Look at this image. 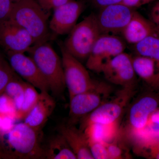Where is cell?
Listing matches in <instances>:
<instances>
[{
  "label": "cell",
  "instance_id": "cell-10",
  "mask_svg": "<svg viewBox=\"0 0 159 159\" xmlns=\"http://www.w3.org/2000/svg\"><path fill=\"white\" fill-rule=\"evenodd\" d=\"M101 73L110 82L124 87H135L137 75L132 57L125 52L118 54L103 66Z\"/></svg>",
  "mask_w": 159,
  "mask_h": 159
},
{
  "label": "cell",
  "instance_id": "cell-27",
  "mask_svg": "<svg viewBox=\"0 0 159 159\" xmlns=\"http://www.w3.org/2000/svg\"><path fill=\"white\" fill-rule=\"evenodd\" d=\"M14 112L16 116L17 111L12 99L5 93L0 96V114Z\"/></svg>",
  "mask_w": 159,
  "mask_h": 159
},
{
  "label": "cell",
  "instance_id": "cell-14",
  "mask_svg": "<svg viewBox=\"0 0 159 159\" xmlns=\"http://www.w3.org/2000/svg\"><path fill=\"white\" fill-rule=\"evenodd\" d=\"M84 7L82 2L71 0L55 8L49 22L50 30L57 35L69 34L77 25Z\"/></svg>",
  "mask_w": 159,
  "mask_h": 159
},
{
  "label": "cell",
  "instance_id": "cell-21",
  "mask_svg": "<svg viewBox=\"0 0 159 159\" xmlns=\"http://www.w3.org/2000/svg\"><path fill=\"white\" fill-rule=\"evenodd\" d=\"M137 55L152 58L159 63V35H152L134 45Z\"/></svg>",
  "mask_w": 159,
  "mask_h": 159
},
{
  "label": "cell",
  "instance_id": "cell-36",
  "mask_svg": "<svg viewBox=\"0 0 159 159\" xmlns=\"http://www.w3.org/2000/svg\"><path fill=\"white\" fill-rule=\"evenodd\" d=\"M0 121H1V118H0Z\"/></svg>",
  "mask_w": 159,
  "mask_h": 159
},
{
  "label": "cell",
  "instance_id": "cell-4",
  "mask_svg": "<svg viewBox=\"0 0 159 159\" xmlns=\"http://www.w3.org/2000/svg\"><path fill=\"white\" fill-rule=\"evenodd\" d=\"M101 34L97 16L91 14L75 25L69 33L64 46L71 55L80 61L87 60Z\"/></svg>",
  "mask_w": 159,
  "mask_h": 159
},
{
  "label": "cell",
  "instance_id": "cell-18",
  "mask_svg": "<svg viewBox=\"0 0 159 159\" xmlns=\"http://www.w3.org/2000/svg\"><path fill=\"white\" fill-rule=\"evenodd\" d=\"M137 76L152 89L159 93V63L154 60L137 55L132 57Z\"/></svg>",
  "mask_w": 159,
  "mask_h": 159
},
{
  "label": "cell",
  "instance_id": "cell-29",
  "mask_svg": "<svg viewBox=\"0 0 159 159\" xmlns=\"http://www.w3.org/2000/svg\"><path fill=\"white\" fill-rule=\"evenodd\" d=\"M40 6L46 11L49 12L52 9L61 6L71 0H36Z\"/></svg>",
  "mask_w": 159,
  "mask_h": 159
},
{
  "label": "cell",
  "instance_id": "cell-13",
  "mask_svg": "<svg viewBox=\"0 0 159 159\" xmlns=\"http://www.w3.org/2000/svg\"><path fill=\"white\" fill-rule=\"evenodd\" d=\"M7 53L9 65L14 72L41 92L50 91L48 83L31 57L23 53Z\"/></svg>",
  "mask_w": 159,
  "mask_h": 159
},
{
  "label": "cell",
  "instance_id": "cell-33",
  "mask_svg": "<svg viewBox=\"0 0 159 159\" xmlns=\"http://www.w3.org/2000/svg\"><path fill=\"white\" fill-rule=\"evenodd\" d=\"M150 20L159 30V2L152 7L150 13Z\"/></svg>",
  "mask_w": 159,
  "mask_h": 159
},
{
  "label": "cell",
  "instance_id": "cell-35",
  "mask_svg": "<svg viewBox=\"0 0 159 159\" xmlns=\"http://www.w3.org/2000/svg\"><path fill=\"white\" fill-rule=\"evenodd\" d=\"M13 2H19L20 0H11Z\"/></svg>",
  "mask_w": 159,
  "mask_h": 159
},
{
  "label": "cell",
  "instance_id": "cell-2",
  "mask_svg": "<svg viewBox=\"0 0 159 159\" xmlns=\"http://www.w3.org/2000/svg\"><path fill=\"white\" fill-rule=\"evenodd\" d=\"M48 12L36 0H20L14 2L9 19L25 29L36 44L47 42L50 37Z\"/></svg>",
  "mask_w": 159,
  "mask_h": 159
},
{
  "label": "cell",
  "instance_id": "cell-30",
  "mask_svg": "<svg viewBox=\"0 0 159 159\" xmlns=\"http://www.w3.org/2000/svg\"><path fill=\"white\" fill-rule=\"evenodd\" d=\"M142 154L151 159H159V141L152 143Z\"/></svg>",
  "mask_w": 159,
  "mask_h": 159
},
{
  "label": "cell",
  "instance_id": "cell-22",
  "mask_svg": "<svg viewBox=\"0 0 159 159\" xmlns=\"http://www.w3.org/2000/svg\"><path fill=\"white\" fill-rule=\"evenodd\" d=\"M39 97L40 93L35 89L34 87L28 82H25L24 99L21 107L16 115L17 118L25 119L31 109L36 104Z\"/></svg>",
  "mask_w": 159,
  "mask_h": 159
},
{
  "label": "cell",
  "instance_id": "cell-12",
  "mask_svg": "<svg viewBox=\"0 0 159 159\" xmlns=\"http://www.w3.org/2000/svg\"><path fill=\"white\" fill-rule=\"evenodd\" d=\"M34 41L25 29L11 20L0 22V46L6 52L25 53Z\"/></svg>",
  "mask_w": 159,
  "mask_h": 159
},
{
  "label": "cell",
  "instance_id": "cell-8",
  "mask_svg": "<svg viewBox=\"0 0 159 159\" xmlns=\"http://www.w3.org/2000/svg\"><path fill=\"white\" fill-rule=\"evenodd\" d=\"M125 48L124 41L116 35L101 34L87 59V68L101 73L103 66L114 57L124 52Z\"/></svg>",
  "mask_w": 159,
  "mask_h": 159
},
{
  "label": "cell",
  "instance_id": "cell-25",
  "mask_svg": "<svg viewBox=\"0 0 159 159\" xmlns=\"http://www.w3.org/2000/svg\"><path fill=\"white\" fill-rule=\"evenodd\" d=\"M89 144L94 159H109L106 143L101 142H89Z\"/></svg>",
  "mask_w": 159,
  "mask_h": 159
},
{
  "label": "cell",
  "instance_id": "cell-24",
  "mask_svg": "<svg viewBox=\"0 0 159 159\" xmlns=\"http://www.w3.org/2000/svg\"><path fill=\"white\" fill-rule=\"evenodd\" d=\"M16 76L10 65L0 55V96L4 93L8 83Z\"/></svg>",
  "mask_w": 159,
  "mask_h": 159
},
{
  "label": "cell",
  "instance_id": "cell-15",
  "mask_svg": "<svg viewBox=\"0 0 159 159\" xmlns=\"http://www.w3.org/2000/svg\"><path fill=\"white\" fill-rule=\"evenodd\" d=\"M122 34L127 43L135 45L150 35H159V30L150 20L134 11Z\"/></svg>",
  "mask_w": 159,
  "mask_h": 159
},
{
  "label": "cell",
  "instance_id": "cell-34",
  "mask_svg": "<svg viewBox=\"0 0 159 159\" xmlns=\"http://www.w3.org/2000/svg\"><path fill=\"white\" fill-rule=\"evenodd\" d=\"M0 159H10L8 155L4 153L0 149Z\"/></svg>",
  "mask_w": 159,
  "mask_h": 159
},
{
  "label": "cell",
  "instance_id": "cell-3",
  "mask_svg": "<svg viewBox=\"0 0 159 159\" xmlns=\"http://www.w3.org/2000/svg\"><path fill=\"white\" fill-rule=\"evenodd\" d=\"M48 84L55 97H59L66 88L62 60L51 45L36 44L28 51Z\"/></svg>",
  "mask_w": 159,
  "mask_h": 159
},
{
  "label": "cell",
  "instance_id": "cell-31",
  "mask_svg": "<svg viewBox=\"0 0 159 159\" xmlns=\"http://www.w3.org/2000/svg\"><path fill=\"white\" fill-rule=\"evenodd\" d=\"M154 0H122V4L129 8H138L149 4Z\"/></svg>",
  "mask_w": 159,
  "mask_h": 159
},
{
  "label": "cell",
  "instance_id": "cell-1",
  "mask_svg": "<svg viewBox=\"0 0 159 159\" xmlns=\"http://www.w3.org/2000/svg\"><path fill=\"white\" fill-rule=\"evenodd\" d=\"M39 133L24 122L15 124L0 131V149L10 159H45Z\"/></svg>",
  "mask_w": 159,
  "mask_h": 159
},
{
  "label": "cell",
  "instance_id": "cell-26",
  "mask_svg": "<svg viewBox=\"0 0 159 159\" xmlns=\"http://www.w3.org/2000/svg\"><path fill=\"white\" fill-rule=\"evenodd\" d=\"M117 137L110 143H106L109 159L125 158V154H124V149L119 145V142L117 140Z\"/></svg>",
  "mask_w": 159,
  "mask_h": 159
},
{
  "label": "cell",
  "instance_id": "cell-19",
  "mask_svg": "<svg viewBox=\"0 0 159 159\" xmlns=\"http://www.w3.org/2000/svg\"><path fill=\"white\" fill-rule=\"evenodd\" d=\"M45 159H76L77 157L66 140L59 133L51 137L46 147H43Z\"/></svg>",
  "mask_w": 159,
  "mask_h": 159
},
{
  "label": "cell",
  "instance_id": "cell-28",
  "mask_svg": "<svg viewBox=\"0 0 159 159\" xmlns=\"http://www.w3.org/2000/svg\"><path fill=\"white\" fill-rule=\"evenodd\" d=\"M13 4L11 0H0V22L9 19Z\"/></svg>",
  "mask_w": 159,
  "mask_h": 159
},
{
  "label": "cell",
  "instance_id": "cell-32",
  "mask_svg": "<svg viewBox=\"0 0 159 159\" xmlns=\"http://www.w3.org/2000/svg\"><path fill=\"white\" fill-rule=\"evenodd\" d=\"M91 3L95 7L100 9L106 6L122 3V0H90Z\"/></svg>",
  "mask_w": 159,
  "mask_h": 159
},
{
  "label": "cell",
  "instance_id": "cell-5",
  "mask_svg": "<svg viewBox=\"0 0 159 159\" xmlns=\"http://www.w3.org/2000/svg\"><path fill=\"white\" fill-rule=\"evenodd\" d=\"M135 93V87H124L113 99L105 101L90 113L81 118L80 129L91 123L110 125L119 123L131 99Z\"/></svg>",
  "mask_w": 159,
  "mask_h": 159
},
{
  "label": "cell",
  "instance_id": "cell-16",
  "mask_svg": "<svg viewBox=\"0 0 159 159\" xmlns=\"http://www.w3.org/2000/svg\"><path fill=\"white\" fill-rule=\"evenodd\" d=\"M56 103L48 92H41L39 99L24 119V122L39 132L51 116Z\"/></svg>",
  "mask_w": 159,
  "mask_h": 159
},
{
  "label": "cell",
  "instance_id": "cell-17",
  "mask_svg": "<svg viewBox=\"0 0 159 159\" xmlns=\"http://www.w3.org/2000/svg\"><path fill=\"white\" fill-rule=\"evenodd\" d=\"M57 131L64 137L77 159H94L83 131L69 123L60 125Z\"/></svg>",
  "mask_w": 159,
  "mask_h": 159
},
{
  "label": "cell",
  "instance_id": "cell-6",
  "mask_svg": "<svg viewBox=\"0 0 159 159\" xmlns=\"http://www.w3.org/2000/svg\"><path fill=\"white\" fill-rule=\"evenodd\" d=\"M66 87L70 99L77 95L96 88L98 82L91 78L88 71L81 61L67 51L63 43H59Z\"/></svg>",
  "mask_w": 159,
  "mask_h": 159
},
{
  "label": "cell",
  "instance_id": "cell-11",
  "mask_svg": "<svg viewBox=\"0 0 159 159\" xmlns=\"http://www.w3.org/2000/svg\"><path fill=\"white\" fill-rule=\"evenodd\" d=\"M132 8L122 3L106 6L96 15L101 34L117 35L122 33L132 17Z\"/></svg>",
  "mask_w": 159,
  "mask_h": 159
},
{
  "label": "cell",
  "instance_id": "cell-9",
  "mask_svg": "<svg viewBox=\"0 0 159 159\" xmlns=\"http://www.w3.org/2000/svg\"><path fill=\"white\" fill-rule=\"evenodd\" d=\"M159 108V98L152 94L142 95L135 100L129 109L125 129L126 139L144 129L151 115Z\"/></svg>",
  "mask_w": 159,
  "mask_h": 159
},
{
  "label": "cell",
  "instance_id": "cell-20",
  "mask_svg": "<svg viewBox=\"0 0 159 159\" xmlns=\"http://www.w3.org/2000/svg\"><path fill=\"white\" fill-rule=\"evenodd\" d=\"M88 142H101L108 143L116 138L119 133L118 123L104 125L100 123H91L83 129Z\"/></svg>",
  "mask_w": 159,
  "mask_h": 159
},
{
  "label": "cell",
  "instance_id": "cell-23",
  "mask_svg": "<svg viewBox=\"0 0 159 159\" xmlns=\"http://www.w3.org/2000/svg\"><path fill=\"white\" fill-rule=\"evenodd\" d=\"M25 91V82L21 81L16 76L8 83L4 92V93L12 99L17 113L22 104Z\"/></svg>",
  "mask_w": 159,
  "mask_h": 159
},
{
  "label": "cell",
  "instance_id": "cell-7",
  "mask_svg": "<svg viewBox=\"0 0 159 159\" xmlns=\"http://www.w3.org/2000/svg\"><path fill=\"white\" fill-rule=\"evenodd\" d=\"M111 89L108 84L99 82L93 89L77 94L70 99V121L68 123L74 125L78 119L90 113L105 102Z\"/></svg>",
  "mask_w": 159,
  "mask_h": 159
}]
</instances>
